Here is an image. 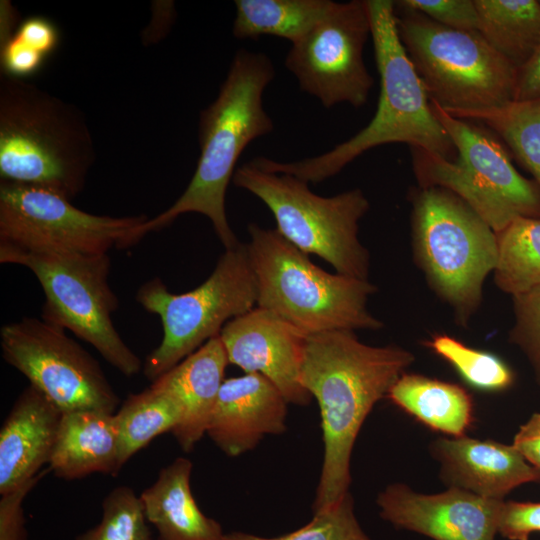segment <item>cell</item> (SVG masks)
<instances>
[{"mask_svg": "<svg viewBox=\"0 0 540 540\" xmlns=\"http://www.w3.org/2000/svg\"><path fill=\"white\" fill-rule=\"evenodd\" d=\"M413 361L401 347L370 346L350 330L307 335L300 380L318 403L324 443L314 512L349 492L351 454L361 426Z\"/></svg>", "mask_w": 540, "mask_h": 540, "instance_id": "6da1fadb", "label": "cell"}, {"mask_svg": "<svg viewBox=\"0 0 540 540\" xmlns=\"http://www.w3.org/2000/svg\"><path fill=\"white\" fill-rule=\"evenodd\" d=\"M366 5L380 77L378 104L371 121L323 154L293 162L258 156L250 160L255 167L317 184L337 175L363 153L385 144L404 143L448 160L455 158L452 140L432 110L423 83L399 39L394 2L366 0Z\"/></svg>", "mask_w": 540, "mask_h": 540, "instance_id": "7a4b0ae2", "label": "cell"}, {"mask_svg": "<svg viewBox=\"0 0 540 540\" xmlns=\"http://www.w3.org/2000/svg\"><path fill=\"white\" fill-rule=\"evenodd\" d=\"M274 76V66L265 53L247 49L235 53L216 99L200 113V155L194 174L168 209L141 226L143 237L183 214L199 213L210 220L225 249L240 242L226 216V191L246 147L273 131L263 95Z\"/></svg>", "mask_w": 540, "mask_h": 540, "instance_id": "3957f363", "label": "cell"}, {"mask_svg": "<svg viewBox=\"0 0 540 540\" xmlns=\"http://www.w3.org/2000/svg\"><path fill=\"white\" fill-rule=\"evenodd\" d=\"M94 159L90 130L75 106L1 74L0 181L72 200L83 190Z\"/></svg>", "mask_w": 540, "mask_h": 540, "instance_id": "277c9868", "label": "cell"}, {"mask_svg": "<svg viewBox=\"0 0 540 540\" xmlns=\"http://www.w3.org/2000/svg\"><path fill=\"white\" fill-rule=\"evenodd\" d=\"M248 232L246 247L256 279L257 307L306 335L383 327L367 307L377 290L374 284L324 271L276 229L250 223Z\"/></svg>", "mask_w": 540, "mask_h": 540, "instance_id": "5b68a950", "label": "cell"}, {"mask_svg": "<svg viewBox=\"0 0 540 540\" xmlns=\"http://www.w3.org/2000/svg\"><path fill=\"white\" fill-rule=\"evenodd\" d=\"M393 2L399 39L430 101L455 115L514 100L518 69L478 31L440 25Z\"/></svg>", "mask_w": 540, "mask_h": 540, "instance_id": "8992f818", "label": "cell"}, {"mask_svg": "<svg viewBox=\"0 0 540 540\" xmlns=\"http://www.w3.org/2000/svg\"><path fill=\"white\" fill-rule=\"evenodd\" d=\"M456 156L448 160L413 148L420 187L445 188L469 205L496 233L519 216L540 218V187L521 175L500 139L476 122L447 113L430 101Z\"/></svg>", "mask_w": 540, "mask_h": 540, "instance_id": "52a82bcc", "label": "cell"}, {"mask_svg": "<svg viewBox=\"0 0 540 540\" xmlns=\"http://www.w3.org/2000/svg\"><path fill=\"white\" fill-rule=\"evenodd\" d=\"M411 202L416 259L432 288L465 324L479 306L485 278L496 266V233L445 188L419 186Z\"/></svg>", "mask_w": 540, "mask_h": 540, "instance_id": "ba28073f", "label": "cell"}, {"mask_svg": "<svg viewBox=\"0 0 540 540\" xmlns=\"http://www.w3.org/2000/svg\"><path fill=\"white\" fill-rule=\"evenodd\" d=\"M232 182L268 207L275 229L300 251L324 259L338 274L368 280L369 252L358 237L359 221L370 207L362 190L321 196L295 176L249 161L237 167Z\"/></svg>", "mask_w": 540, "mask_h": 540, "instance_id": "9c48e42d", "label": "cell"}, {"mask_svg": "<svg viewBox=\"0 0 540 540\" xmlns=\"http://www.w3.org/2000/svg\"><path fill=\"white\" fill-rule=\"evenodd\" d=\"M138 303L159 316L160 344L146 357L144 375L152 382L218 336L224 325L257 306V285L246 243L225 249L210 276L195 289L175 294L160 278L143 284Z\"/></svg>", "mask_w": 540, "mask_h": 540, "instance_id": "30bf717a", "label": "cell"}, {"mask_svg": "<svg viewBox=\"0 0 540 540\" xmlns=\"http://www.w3.org/2000/svg\"><path fill=\"white\" fill-rule=\"evenodd\" d=\"M0 263L21 265L35 275L45 297L41 319L89 343L123 375L139 373L140 358L112 321L119 301L109 284V254L0 253Z\"/></svg>", "mask_w": 540, "mask_h": 540, "instance_id": "8fae6325", "label": "cell"}, {"mask_svg": "<svg viewBox=\"0 0 540 540\" xmlns=\"http://www.w3.org/2000/svg\"><path fill=\"white\" fill-rule=\"evenodd\" d=\"M148 219L95 215L52 191L0 181V253L109 254L137 244Z\"/></svg>", "mask_w": 540, "mask_h": 540, "instance_id": "7c38bea8", "label": "cell"}, {"mask_svg": "<svg viewBox=\"0 0 540 540\" xmlns=\"http://www.w3.org/2000/svg\"><path fill=\"white\" fill-rule=\"evenodd\" d=\"M0 345L3 359L63 413H115L119 396L97 360L65 329L41 318L24 317L2 326Z\"/></svg>", "mask_w": 540, "mask_h": 540, "instance_id": "4fadbf2b", "label": "cell"}, {"mask_svg": "<svg viewBox=\"0 0 540 540\" xmlns=\"http://www.w3.org/2000/svg\"><path fill=\"white\" fill-rule=\"evenodd\" d=\"M369 36L366 0L337 2L326 17L291 45L285 66L300 89L325 108L341 103L361 108L374 84L363 58Z\"/></svg>", "mask_w": 540, "mask_h": 540, "instance_id": "5bb4252c", "label": "cell"}, {"mask_svg": "<svg viewBox=\"0 0 540 540\" xmlns=\"http://www.w3.org/2000/svg\"><path fill=\"white\" fill-rule=\"evenodd\" d=\"M219 337L229 364L269 379L288 403L307 405L312 396L300 380L307 335L272 312L255 307L228 321Z\"/></svg>", "mask_w": 540, "mask_h": 540, "instance_id": "9a60e30c", "label": "cell"}, {"mask_svg": "<svg viewBox=\"0 0 540 540\" xmlns=\"http://www.w3.org/2000/svg\"><path fill=\"white\" fill-rule=\"evenodd\" d=\"M502 501L456 487L421 494L399 483L377 498L383 519L434 540H494Z\"/></svg>", "mask_w": 540, "mask_h": 540, "instance_id": "2e32d148", "label": "cell"}, {"mask_svg": "<svg viewBox=\"0 0 540 540\" xmlns=\"http://www.w3.org/2000/svg\"><path fill=\"white\" fill-rule=\"evenodd\" d=\"M287 405L280 390L259 373L225 379L206 433L227 456H239L264 436L286 431Z\"/></svg>", "mask_w": 540, "mask_h": 540, "instance_id": "e0dca14e", "label": "cell"}, {"mask_svg": "<svg viewBox=\"0 0 540 540\" xmlns=\"http://www.w3.org/2000/svg\"><path fill=\"white\" fill-rule=\"evenodd\" d=\"M444 480L479 496L503 500L513 489L540 482V469L512 445L466 436L440 438L432 447Z\"/></svg>", "mask_w": 540, "mask_h": 540, "instance_id": "ac0fdd59", "label": "cell"}, {"mask_svg": "<svg viewBox=\"0 0 540 540\" xmlns=\"http://www.w3.org/2000/svg\"><path fill=\"white\" fill-rule=\"evenodd\" d=\"M63 412L29 384L0 430V495L17 489L49 464Z\"/></svg>", "mask_w": 540, "mask_h": 540, "instance_id": "d6986e66", "label": "cell"}, {"mask_svg": "<svg viewBox=\"0 0 540 540\" xmlns=\"http://www.w3.org/2000/svg\"><path fill=\"white\" fill-rule=\"evenodd\" d=\"M228 364L218 335L152 382L181 409V420L172 434L183 451L190 452L206 433Z\"/></svg>", "mask_w": 540, "mask_h": 540, "instance_id": "ffe728a7", "label": "cell"}, {"mask_svg": "<svg viewBox=\"0 0 540 540\" xmlns=\"http://www.w3.org/2000/svg\"><path fill=\"white\" fill-rule=\"evenodd\" d=\"M121 468L115 413H63L49 461V469L56 477L75 480L93 473L116 476Z\"/></svg>", "mask_w": 540, "mask_h": 540, "instance_id": "44dd1931", "label": "cell"}, {"mask_svg": "<svg viewBox=\"0 0 540 540\" xmlns=\"http://www.w3.org/2000/svg\"><path fill=\"white\" fill-rule=\"evenodd\" d=\"M192 462L178 457L139 495L157 540H222L221 525L198 507L190 486Z\"/></svg>", "mask_w": 540, "mask_h": 540, "instance_id": "7402d4cb", "label": "cell"}, {"mask_svg": "<svg viewBox=\"0 0 540 540\" xmlns=\"http://www.w3.org/2000/svg\"><path fill=\"white\" fill-rule=\"evenodd\" d=\"M387 397L429 428L453 437L463 436L472 422V399L456 384L403 373Z\"/></svg>", "mask_w": 540, "mask_h": 540, "instance_id": "603a6c76", "label": "cell"}, {"mask_svg": "<svg viewBox=\"0 0 540 540\" xmlns=\"http://www.w3.org/2000/svg\"><path fill=\"white\" fill-rule=\"evenodd\" d=\"M477 31L517 69L540 48V0H475Z\"/></svg>", "mask_w": 540, "mask_h": 540, "instance_id": "cb8c5ba5", "label": "cell"}, {"mask_svg": "<svg viewBox=\"0 0 540 540\" xmlns=\"http://www.w3.org/2000/svg\"><path fill=\"white\" fill-rule=\"evenodd\" d=\"M337 2L331 0H235L232 26L237 39L274 36L298 42Z\"/></svg>", "mask_w": 540, "mask_h": 540, "instance_id": "d4e9b609", "label": "cell"}, {"mask_svg": "<svg viewBox=\"0 0 540 540\" xmlns=\"http://www.w3.org/2000/svg\"><path fill=\"white\" fill-rule=\"evenodd\" d=\"M481 123L502 140L540 187V95L452 115Z\"/></svg>", "mask_w": 540, "mask_h": 540, "instance_id": "484cf974", "label": "cell"}, {"mask_svg": "<svg viewBox=\"0 0 540 540\" xmlns=\"http://www.w3.org/2000/svg\"><path fill=\"white\" fill-rule=\"evenodd\" d=\"M119 432V459L123 467L157 436L171 432L181 420V409L166 392L152 384L130 394L115 412Z\"/></svg>", "mask_w": 540, "mask_h": 540, "instance_id": "4316f807", "label": "cell"}, {"mask_svg": "<svg viewBox=\"0 0 540 540\" xmlns=\"http://www.w3.org/2000/svg\"><path fill=\"white\" fill-rule=\"evenodd\" d=\"M496 239V285L511 296L540 286V218L519 216Z\"/></svg>", "mask_w": 540, "mask_h": 540, "instance_id": "83f0119b", "label": "cell"}, {"mask_svg": "<svg viewBox=\"0 0 540 540\" xmlns=\"http://www.w3.org/2000/svg\"><path fill=\"white\" fill-rule=\"evenodd\" d=\"M428 346L450 363L475 388L500 391L510 387L514 374L496 355L466 346L448 335H436Z\"/></svg>", "mask_w": 540, "mask_h": 540, "instance_id": "f1b7e54d", "label": "cell"}, {"mask_svg": "<svg viewBox=\"0 0 540 540\" xmlns=\"http://www.w3.org/2000/svg\"><path fill=\"white\" fill-rule=\"evenodd\" d=\"M140 497L128 486H118L102 502L99 524L75 540H152Z\"/></svg>", "mask_w": 540, "mask_h": 540, "instance_id": "f546056e", "label": "cell"}, {"mask_svg": "<svg viewBox=\"0 0 540 540\" xmlns=\"http://www.w3.org/2000/svg\"><path fill=\"white\" fill-rule=\"evenodd\" d=\"M222 540H371L361 529L348 492L335 504L314 512L305 526L275 538H263L241 532L224 534Z\"/></svg>", "mask_w": 540, "mask_h": 540, "instance_id": "4dcf8cb0", "label": "cell"}, {"mask_svg": "<svg viewBox=\"0 0 540 540\" xmlns=\"http://www.w3.org/2000/svg\"><path fill=\"white\" fill-rule=\"evenodd\" d=\"M512 297L515 323L510 340L525 353L540 384V286Z\"/></svg>", "mask_w": 540, "mask_h": 540, "instance_id": "1f68e13d", "label": "cell"}, {"mask_svg": "<svg viewBox=\"0 0 540 540\" xmlns=\"http://www.w3.org/2000/svg\"><path fill=\"white\" fill-rule=\"evenodd\" d=\"M401 5L418 11L434 22L457 30L477 31L475 0H399Z\"/></svg>", "mask_w": 540, "mask_h": 540, "instance_id": "d6a6232c", "label": "cell"}, {"mask_svg": "<svg viewBox=\"0 0 540 540\" xmlns=\"http://www.w3.org/2000/svg\"><path fill=\"white\" fill-rule=\"evenodd\" d=\"M497 532L509 540H529L540 532V502L502 501Z\"/></svg>", "mask_w": 540, "mask_h": 540, "instance_id": "836d02e7", "label": "cell"}, {"mask_svg": "<svg viewBox=\"0 0 540 540\" xmlns=\"http://www.w3.org/2000/svg\"><path fill=\"white\" fill-rule=\"evenodd\" d=\"M46 59L16 34L1 44V74L6 76L26 80L43 67Z\"/></svg>", "mask_w": 540, "mask_h": 540, "instance_id": "e575fe53", "label": "cell"}, {"mask_svg": "<svg viewBox=\"0 0 540 540\" xmlns=\"http://www.w3.org/2000/svg\"><path fill=\"white\" fill-rule=\"evenodd\" d=\"M44 475L41 471L17 489L1 495L0 540H27L23 501Z\"/></svg>", "mask_w": 540, "mask_h": 540, "instance_id": "d590c367", "label": "cell"}, {"mask_svg": "<svg viewBox=\"0 0 540 540\" xmlns=\"http://www.w3.org/2000/svg\"><path fill=\"white\" fill-rule=\"evenodd\" d=\"M45 57H49L58 47L60 32L56 24L44 16H31L20 22L15 33Z\"/></svg>", "mask_w": 540, "mask_h": 540, "instance_id": "8d00e7d4", "label": "cell"}, {"mask_svg": "<svg viewBox=\"0 0 540 540\" xmlns=\"http://www.w3.org/2000/svg\"><path fill=\"white\" fill-rule=\"evenodd\" d=\"M513 445L530 464L540 469V413H534L520 426Z\"/></svg>", "mask_w": 540, "mask_h": 540, "instance_id": "74e56055", "label": "cell"}, {"mask_svg": "<svg viewBox=\"0 0 540 540\" xmlns=\"http://www.w3.org/2000/svg\"><path fill=\"white\" fill-rule=\"evenodd\" d=\"M540 95V48L518 69L514 100H525Z\"/></svg>", "mask_w": 540, "mask_h": 540, "instance_id": "f35d334b", "label": "cell"}, {"mask_svg": "<svg viewBox=\"0 0 540 540\" xmlns=\"http://www.w3.org/2000/svg\"><path fill=\"white\" fill-rule=\"evenodd\" d=\"M0 11H1L0 35H1V44H2L15 33L13 29H14V22L16 20L15 18L16 11L14 7L11 5V3L8 1H1Z\"/></svg>", "mask_w": 540, "mask_h": 540, "instance_id": "ab89813d", "label": "cell"}]
</instances>
